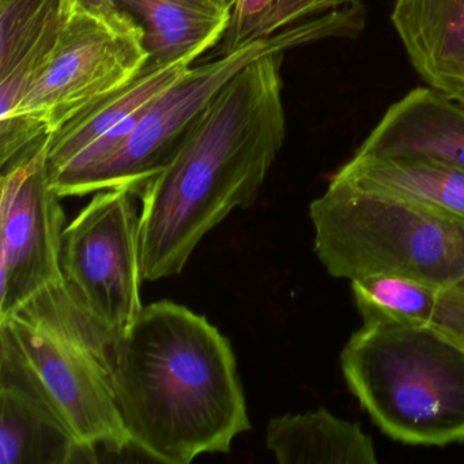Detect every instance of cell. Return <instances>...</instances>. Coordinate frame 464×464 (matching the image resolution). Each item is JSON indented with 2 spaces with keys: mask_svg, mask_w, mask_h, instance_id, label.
I'll return each mask as SVG.
<instances>
[{
  "mask_svg": "<svg viewBox=\"0 0 464 464\" xmlns=\"http://www.w3.org/2000/svg\"><path fill=\"white\" fill-rule=\"evenodd\" d=\"M352 295L363 324L425 325L464 342V295L399 276L353 279Z\"/></svg>",
  "mask_w": 464,
  "mask_h": 464,
  "instance_id": "15",
  "label": "cell"
},
{
  "mask_svg": "<svg viewBox=\"0 0 464 464\" xmlns=\"http://www.w3.org/2000/svg\"><path fill=\"white\" fill-rule=\"evenodd\" d=\"M344 380L382 433L409 445L464 442V342L425 325L363 324Z\"/></svg>",
  "mask_w": 464,
  "mask_h": 464,
  "instance_id": "5",
  "label": "cell"
},
{
  "mask_svg": "<svg viewBox=\"0 0 464 464\" xmlns=\"http://www.w3.org/2000/svg\"><path fill=\"white\" fill-rule=\"evenodd\" d=\"M39 399L0 382V464L96 461Z\"/></svg>",
  "mask_w": 464,
  "mask_h": 464,
  "instance_id": "17",
  "label": "cell"
},
{
  "mask_svg": "<svg viewBox=\"0 0 464 464\" xmlns=\"http://www.w3.org/2000/svg\"><path fill=\"white\" fill-rule=\"evenodd\" d=\"M149 62L145 31L126 10L72 13L17 110L0 123L2 172L78 113L129 85Z\"/></svg>",
  "mask_w": 464,
  "mask_h": 464,
  "instance_id": "6",
  "label": "cell"
},
{
  "mask_svg": "<svg viewBox=\"0 0 464 464\" xmlns=\"http://www.w3.org/2000/svg\"><path fill=\"white\" fill-rule=\"evenodd\" d=\"M118 4L115 0H62V12L70 17L77 10H113Z\"/></svg>",
  "mask_w": 464,
  "mask_h": 464,
  "instance_id": "20",
  "label": "cell"
},
{
  "mask_svg": "<svg viewBox=\"0 0 464 464\" xmlns=\"http://www.w3.org/2000/svg\"><path fill=\"white\" fill-rule=\"evenodd\" d=\"M455 287H456V289H458V290H459V292H460V293H461V295H464V278H463V279H461V281H460V282H459V284H458V285H456V286H455Z\"/></svg>",
  "mask_w": 464,
  "mask_h": 464,
  "instance_id": "21",
  "label": "cell"
},
{
  "mask_svg": "<svg viewBox=\"0 0 464 464\" xmlns=\"http://www.w3.org/2000/svg\"><path fill=\"white\" fill-rule=\"evenodd\" d=\"M391 23L423 82L464 105V0H395Z\"/></svg>",
  "mask_w": 464,
  "mask_h": 464,
  "instance_id": "12",
  "label": "cell"
},
{
  "mask_svg": "<svg viewBox=\"0 0 464 464\" xmlns=\"http://www.w3.org/2000/svg\"><path fill=\"white\" fill-rule=\"evenodd\" d=\"M199 56L150 63L129 85L82 111L50 134L48 175L61 198L72 197L81 180L110 160L137 129L148 108L169 91Z\"/></svg>",
  "mask_w": 464,
  "mask_h": 464,
  "instance_id": "10",
  "label": "cell"
},
{
  "mask_svg": "<svg viewBox=\"0 0 464 464\" xmlns=\"http://www.w3.org/2000/svg\"><path fill=\"white\" fill-rule=\"evenodd\" d=\"M355 154L464 170V105L433 88L412 89L388 108Z\"/></svg>",
  "mask_w": 464,
  "mask_h": 464,
  "instance_id": "11",
  "label": "cell"
},
{
  "mask_svg": "<svg viewBox=\"0 0 464 464\" xmlns=\"http://www.w3.org/2000/svg\"><path fill=\"white\" fill-rule=\"evenodd\" d=\"M118 336L64 282L53 285L0 322V382L39 399L94 458L121 452L131 441L113 385Z\"/></svg>",
  "mask_w": 464,
  "mask_h": 464,
  "instance_id": "3",
  "label": "cell"
},
{
  "mask_svg": "<svg viewBox=\"0 0 464 464\" xmlns=\"http://www.w3.org/2000/svg\"><path fill=\"white\" fill-rule=\"evenodd\" d=\"M365 7L355 2L218 56L202 66L191 67L183 80L148 108L126 143L78 183L72 197L121 187L140 195L146 183L167 167L195 119L244 67L262 56L287 53L300 45L334 37L353 39L365 28Z\"/></svg>",
  "mask_w": 464,
  "mask_h": 464,
  "instance_id": "7",
  "label": "cell"
},
{
  "mask_svg": "<svg viewBox=\"0 0 464 464\" xmlns=\"http://www.w3.org/2000/svg\"><path fill=\"white\" fill-rule=\"evenodd\" d=\"M50 135L2 172L0 322L34 295L64 282L62 198L48 175Z\"/></svg>",
  "mask_w": 464,
  "mask_h": 464,
  "instance_id": "9",
  "label": "cell"
},
{
  "mask_svg": "<svg viewBox=\"0 0 464 464\" xmlns=\"http://www.w3.org/2000/svg\"><path fill=\"white\" fill-rule=\"evenodd\" d=\"M64 20L62 0H0V123L17 110Z\"/></svg>",
  "mask_w": 464,
  "mask_h": 464,
  "instance_id": "13",
  "label": "cell"
},
{
  "mask_svg": "<svg viewBox=\"0 0 464 464\" xmlns=\"http://www.w3.org/2000/svg\"><path fill=\"white\" fill-rule=\"evenodd\" d=\"M266 445L281 464H374L373 440L360 423L336 417L324 407L273 418Z\"/></svg>",
  "mask_w": 464,
  "mask_h": 464,
  "instance_id": "16",
  "label": "cell"
},
{
  "mask_svg": "<svg viewBox=\"0 0 464 464\" xmlns=\"http://www.w3.org/2000/svg\"><path fill=\"white\" fill-rule=\"evenodd\" d=\"M355 2L358 0H236L218 56Z\"/></svg>",
  "mask_w": 464,
  "mask_h": 464,
  "instance_id": "19",
  "label": "cell"
},
{
  "mask_svg": "<svg viewBox=\"0 0 464 464\" xmlns=\"http://www.w3.org/2000/svg\"><path fill=\"white\" fill-rule=\"evenodd\" d=\"M112 368L131 447L154 460L188 464L227 453L251 429L229 339L187 306H143L116 339Z\"/></svg>",
  "mask_w": 464,
  "mask_h": 464,
  "instance_id": "2",
  "label": "cell"
},
{
  "mask_svg": "<svg viewBox=\"0 0 464 464\" xmlns=\"http://www.w3.org/2000/svg\"><path fill=\"white\" fill-rule=\"evenodd\" d=\"M145 31L150 63L200 56L221 44L236 0H115Z\"/></svg>",
  "mask_w": 464,
  "mask_h": 464,
  "instance_id": "14",
  "label": "cell"
},
{
  "mask_svg": "<svg viewBox=\"0 0 464 464\" xmlns=\"http://www.w3.org/2000/svg\"><path fill=\"white\" fill-rule=\"evenodd\" d=\"M285 53L262 56L237 72L138 195L145 281L180 274L211 229L235 208L254 205L286 138Z\"/></svg>",
  "mask_w": 464,
  "mask_h": 464,
  "instance_id": "1",
  "label": "cell"
},
{
  "mask_svg": "<svg viewBox=\"0 0 464 464\" xmlns=\"http://www.w3.org/2000/svg\"><path fill=\"white\" fill-rule=\"evenodd\" d=\"M135 195L126 187L96 192L63 233L64 284L116 335L126 333L143 308Z\"/></svg>",
  "mask_w": 464,
  "mask_h": 464,
  "instance_id": "8",
  "label": "cell"
},
{
  "mask_svg": "<svg viewBox=\"0 0 464 464\" xmlns=\"http://www.w3.org/2000/svg\"><path fill=\"white\" fill-rule=\"evenodd\" d=\"M314 254L330 276H399L437 286L464 278V221L379 187L334 176L309 206Z\"/></svg>",
  "mask_w": 464,
  "mask_h": 464,
  "instance_id": "4",
  "label": "cell"
},
{
  "mask_svg": "<svg viewBox=\"0 0 464 464\" xmlns=\"http://www.w3.org/2000/svg\"><path fill=\"white\" fill-rule=\"evenodd\" d=\"M335 175L412 198L464 221V170L420 160L354 154Z\"/></svg>",
  "mask_w": 464,
  "mask_h": 464,
  "instance_id": "18",
  "label": "cell"
}]
</instances>
